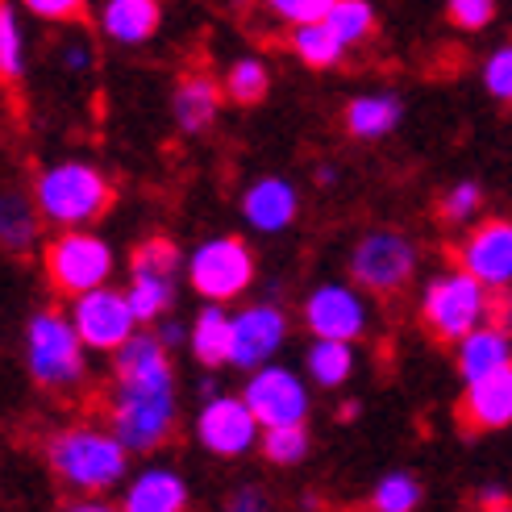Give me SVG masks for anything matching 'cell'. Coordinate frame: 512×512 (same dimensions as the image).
<instances>
[{
    "mask_svg": "<svg viewBox=\"0 0 512 512\" xmlns=\"http://www.w3.org/2000/svg\"><path fill=\"white\" fill-rule=\"evenodd\" d=\"M55 59H59V67H63L67 75H88V71L96 67V46H92L80 30H71V34H63V42L55 46Z\"/></svg>",
    "mask_w": 512,
    "mask_h": 512,
    "instance_id": "cell-38",
    "label": "cell"
},
{
    "mask_svg": "<svg viewBox=\"0 0 512 512\" xmlns=\"http://www.w3.org/2000/svg\"><path fill=\"white\" fill-rule=\"evenodd\" d=\"M242 396L254 408V417H259L263 429L309 425V417H313L309 375L288 367V363H279V358H271V363L242 375Z\"/></svg>",
    "mask_w": 512,
    "mask_h": 512,
    "instance_id": "cell-11",
    "label": "cell"
},
{
    "mask_svg": "<svg viewBox=\"0 0 512 512\" xmlns=\"http://www.w3.org/2000/svg\"><path fill=\"white\" fill-rule=\"evenodd\" d=\"M42 213L34 204V192L0 188V250L5 254H30L42 238Z\"/></svg>",
    "mask_w": 512,
    "mask_h": 512,
    "instance_id": "cell-24",
    "label": "cell"
},
{
    "mask_svg": "<svg viewBox=\"0 0 512 512\" xmlns=\"http://www.w3.org/2000/svg\"><path fill=\"white\" fill-rule=\"evenodd\" d=\"M259 5H263L279 25H284V30H292V25H304V21H321L334 0H259Z\"/></svg>",
    "mask_w": 512,
    "mask_h": 512,
    "instance_id": "cell-37",
    "label": "cell"
},
{
    "mask_svg": "<svg viewBox=\"0 0 512 512\" xmlns=\"http://www.w3.org/2000/svg\"><path fill=\"white\" fill-rule=\"evenodd\" d=\"M46 467L67 496L105 500L121 492V483L130 479L134 450L109 429V421H71L50 433Z\"/></svg>",
    "mask_w": 512,
    "mask_h": 512,
    "instance_id": "cell-2",
    "label": "cell"
},
{
    "mask_svg": "<svg viewBox=\"0 0 512 512\" xmlns=\"http://www.w3.org/2000/svg\"><path fill=\"white\" fill-rule=\"evenodd\" d=\"M325 21H329V30H334L350 50L367 46L375 38V30H379V13H375L371 0H334L329 13H325Z\"/></svg>",
    "mask_w": 512,
    "mask_h": 512,
    "instance_id": "cell-29",
    "label": "cell"
},
{
    "mask_svg": "<svg viewBox=\"0 0 512 512\" xmlns=\"http://www.w3.org/2000/svg\"><path fill=\"white\" fill-rule=\"evenodd\" d=\"M288 50L296 55V63H304L309 71H334L346 63L350 46L329 30V21H304V25H292L288 30Z\"/></svg>",
    "mask_w": 512,
    "mask_h": 512,
    "instance_id": "cell-26",
    "label": "cell"
},
{
    "mask_svg": "<svg viewBox=\"0 0 512 512\" xmlns=\"http://www.w3.org/2000/svg\"><path fill=\"white\" fill-rule=\"evenodd\" d=\"M421 500H425V488H421V479L413 471H388V475L375 479L367 504L375 512H417Z\"/></svg>",
    "mask_w": 512,
    "mask_h": 512,
    "instance_id": "cell-32",
    "label": "cell"
},
{
    "mask_svg": "<svg viewBox=\"0 0 512 512\" xmlns=\"http://www.w3.org/2000/svg\"><path fill=\"white\" fill-rule=\"evenodd\" d=\"M229 508L234 512H263V508H271V492L263 488V483H238L234 492H229Z\"/></svg>",
    "mask_w": 512,
    "mask_h": 512,
    "instance_id": "cell-39",
    "label": "cell"
},
{
    "mask_svg": "<svg viewBox=\"0 0 512 512\" xmlns=\"http://www.w3.org/2000/svg\"><path fill=\"white\" fill-rule=\"evenodd\" d=\"M105 421L134 458L159 454L179 425V379L171 350L155 329L138 334L113 354V379L105 396Z\"/></svg>",
    "mask_w": 512,
    "mask_h": 512,
    "instance_id": "cell-1",
    "label": "cell"
},
{
    "mask_svg": "<svg viewBox=\"0 0 512 512\" xmlns=\"http://www.w3.org/2000/svg\"><path fill=\"white\" fill-rule=\"evenodd\" d=\"M221 88H225L229 105H238V109L263 105L267 92H271V67H267V59H259V55H238L234 63L225 67Z\"/></svg>",
    "mask_w": 512,
    "mask_h": 512,
    "instance_id": "cell-28",
    "label": "cell"
},
{
    "mask_svg": "<svg viewBox=\"0 0 512 512\" xmlns=\"http://www.w3.org/2000/svg\"><path fill=\"white\" fill-rule=\"evenodd\" d=\"M217 392H225V388H221V379H217V371L200 367V379H196V400H209V396H217Z\"/></svg>",
    "mask_w": 512,
    "mask_h": 512,
    "instance_id": "cell-43",
    "label": "cell"
},
{
    "mask_svg": "<svg viewBox=\"0 0 512 512\" xmlns=\"http://www.w3.org/2000/svg\"><path fill=\"white\" fill-rule=\"evenodd\" d=\"M225 105H229L225 88H221L217 75H209V71L179 75V84L171 88V121H175V130L188 134V138L209 134L213 125L221 121Z\"/></svg>",
    "mask_w": 512,
    "mask_h": 512,
    "instance_id": "cell-16",
    "label": "cell"
},
{
    "mask_svg": "<svg viewBox=\"0 0 512 512\" xmlns=\"http://www.w3.org/2000/svg\"><path fill=\"white\" fill-rule=\"evenodd\" d=\"M196 367L225 371L229 367V350H234V309L217 300H204L196 317L188 321V346Z\"/></svg>",
    "mask_w": 512,
    "mask_h": 512,
    "instance_id": "cell-20",
    "label": "cell"
},
{
    "mask_svg": "<svg viewBox=\"0 0 512 512\" xmlns=\"http://www.w3.org/2000/svg\"><path fill=\"white\" fill-rule=\"evenodd\" d=\"M304 375L321 392H342L358 371V342L346 338H313L304 346Z\"/></svg>",
    "mask_w": 512,
    "mask_h": 512,
    "instance_id": "cell-23",
    "label": "cell"
},
{
    "mask_svg": "<svg viewBox=\"0 0 512 512\" xmlns=\"http://www.w3.org/2000/svg\"><path fill=\"white\" fill-rule=\"evenodd\" d=\"M371 296L354 279H321L300 296V325L313 338L363 342L371 334Z\"/></svg>",
    "mask_w": 512,
    "mask_h": 512,
    "instance_id": "cell-10",
    "label": "cell"
},
{
    "mask_svg": "<svg viewBox=\"0 0 512 512\" xmlns=\"http://www.w3.org/2000/svg\"><path fill=\"white\" fill-rule=\"evenodd\" d=\"M30 192L50 229H88L100 217H109L117 204L113 179L92 159H80V155L38 167Z\"/></svg>",
    "mask_w": 512,
    "mask_h": 512,
    "instance_id": "cell-4",
    "label": "cell"
},
{
    "mask_svg": "<svg viewBox=\"0 0 512 512\" xmlns=\"http://www.w3.org/2000/svg\"><path fill=\"white\" fill-rule=\"evenodd\" d=\"M492 321L504 325V329H512V288L492 292Z\"/></svg>",
    "mask_w": 512,
    "mask_h": 512,
    "instance_id": "cell-42",
    "label": "cell"
},
{
    "mask_svg": "<svg viewBox=\"0 0 512 512\" xmlns=\"http://www.w3.org/2000/svg\"><path fill=\"white\" fill-rule=\"evenodd\" d=\"M96 30L109 46L138 50L163 30V0H105L96 9Z\"/></svg>",
    "mask_w": 512,
    "mask_h": 512,
    "instance_id": "cell-19",
    "label": "cell"
},
{
    "mask_svg": "<svg viewBox=\"0 0 512 512\" xmlns=\"http://www.w3.org/2000/svg\"><path fill=\"white\" fill-rule=\"evenodd\" d=\"M504 367H512V329H504L496 321H483L467 338L454 342V371L463 383L504 371Z\"/></svg>",
    "mask_w": 512,
    "mask_h": 512,
    "instance_id": "cell-21",
    "label": "cell"
},
{
    "mask_svg": "<svg viewBox=\"0 0 512 512\" xmlns=\"http://www.w3.org/2000/svg\"><path fill=\"white\" fill-rule=\"evenodd\" d=\"M342 125H346V134L354 142H383L404 125V100L392 88L358 92V96H350V105L342 113Z\"/></svg>",
    "mask_w": 512,
    "mask_h": 512,
    "instance_id": "cell-22",
    "label": "cell"
},
{
    "mask_svg": "<svg viewBox=\"0 0 512 512\" xmlns=\"http://www.w3.org/2000/svg\"><path fill=\"white\" fill-rule=\"evenodd\" d=\"M254 279H259V259L242 234H213L188 250L184 259V284L200 300H217V304H238Z\"/></svg>",
    "mask_w": 512,
    "mask_h": 512,
    "instance_id": "cell-7",
    "label": "cell"
},
{
    "mask_svg": "<svg viewBox=\"0 0 512 512\" xmlns=\"http://www.w3.org/2000/svg\"><path fill=\"white\" fill-rule=\"evenodd\" d=\"M421 271V246L413 234L396 225H371L358 234V242L346 254V275L367 296L392 300L400 296Z\"/></svg>",
    "mask_w": 512,
    "mask_h": 512,
    "instance_id": "cell-6",
    "label": "cell"
},
{
    "mask_svg": "<svg viewBox=\"0 0 512 512\" xmlns=\"http://www.w3.org/2000/svg\"><path fill=\"white\" fill-rule=\"evenodd\" d=\"M475 500H479L483 508H508V504H512V496H508L504 483H479V488H475Z\"/></svg>",
    "mask_w": 512,
    "mask_h": 512,
    "instance_id": "cell-41",
    "label": "cell"
},
{
    "mask_svg": "<svg viewBox=\"0 0 512 512\" xmlns=\"http://www.w3.org/2000/svg\"><path fill=\"white\" fill-rule=\"evenodd\" d=\"M125 296H130L138 325H159L167 313H175V300H179V284L184 275H163V271H125Z\"/></svg>",
    "mask_w": 512,
    "mask_h": 512,
    "instance_id": "cell-25",
    "label": "cell"
},
{
    "mask_svg": "<svg viewBox=\"0 0 512 512\" xmlns=\"http://www.w3.org/2000/svg\"><path fill=\"white\" fill-rule=\"evenodd\" d=\"M417 321L425 325V334L433 342L454 346L483 321H492V288L458 263L442 267L417 292Z\"/></svg>",
    "mask_w": 512,
    "mask_h": 512,
    "instance_id": "cell-5",
    "label": "cell"
},
{
    "mask_svg": "<svg viewBox=\"0 0 512 512\" xmlns=\"http://www.w3.org/2000/svg\"><path fill=\"white\" fill-rule=\"evenodd\" d=\"M313 188H317V192L338 188V167H334V163H317V171H313Z\"/></svg>",
    "mask_w": 512,
    "mask_h": 512,
    "instance_id": "cell-45",
    "label": "cell"
},
{
    "mask_svg": "<svg viewBox=\"0 0 512 512\" xmlns=\"http://www.w3.org/2000/svg\"><path fill=\"white\" fill-rule=\"evenodd\" d=\"M454 263L483 279L492 292L512 288V217H479L454 246Z\"/></svg>",
    "mask_w": 512,
    "mask_h": 512,
    "instance_id": "cell-14",
    "label": "cell"
},
{
    "mask_svg": "<svg viewBox=\"0 0 512 512\" xmlns=\"http://www.w3.org/2000/svg\"><path fill=\"white\" fill-rule=\"evenodd\" d=\"M184 259L188 254L179 250L167 234H155L146 238L130 250V263H125V271H163V275H184Z\"/></svg>",
    "mask_w": 512,
    "mask_h": 512,
    "instance_id": "cell-33",
    "label": "cell"
},
{
    "mask_svg": "<svg viewBox=\"0 0 512 512\" xmlns=\"http://www.w3.org/2000/svg\"><path fill=\"white\" fill-rule=\"evenodd\" d=\"M238 213L254 234H288L300 217V188L288 175H259L242 188Z\"/></svg>",
    "mask_w": 512,
    "mask_h": 512,
    "instance_id": "cell-15",
    "label": "cell"
},
{
    "mask_svg": "<svg viewBox=\"0 0 512 512\" xmlns=\"http://www.w3.org/2000/svg\"><path fill=\"white\" fill-rule=\"evenodd\" d=\"M483 204H488V192H483L479 179H454L438 196V221L450 229H467L483 217Z\"/></svg>",
    "mask_w": 512,
    "mask_h": 512,
    "instance_id": "cell-30",
    "label": "cell"
},
{
    "mask_svg": "<svg viewBox=\"0 0 512 512\" xmlns=\"http://www.w3.org/2000/svg\"><path fill=\"white\" fill-rule=\"evenodd\" d=\"M458 421L467 433H500L512 425V367L463 383Z\"/></svg>",
    "mask_w": 512,
    "mask_h": 512,
    "instance_id": "cell-18",
    "label": "cell"
},
{
    "mask_svg": "<svg viewBox=\"0 0 512 512\" xmlns=\"http://www.w3.org/2000/svg\"><path fill=\"white\" fill-rule=\"evenodd\" d=\"M309 450H313L309 425H275V429H263L259 438V454L267 458V467H279V471L300 467Z\"/></svg>",
    "mask_w": 512,
    "mask_h": 512,
    "instance_id": "cell-31",
    "label": "cell"
},
{
    "mask_svg": "<svg viewBox=\"0 0 512 512\" xmlns=\"http://www.w3.org/2000/svg\"><path fill=\"white\" fill-rule=\"evenodd\" d=\"M159 334V342L167 346V350H179V346H188V321H179V317H163L159 325H150Z\"/></svg>",
    "mask_w": 512,
    "mask_h": 512,
    "instance_id": "cell-40",
    "label": "cell"
},
{
    "mask_svg": "<svg viewBox=\"0 0 512 512\" xmlns=\"http://www.w3.org/2000/svg\"><path fill=\"white\" fill-rule=\"evenodd\" d=\"M292 338V317L279 300H246L234 309V350H229V371H254L284 354Z\"/></svg>",
    "mask_w": 512,
    "mask_h": 512,
    "instance_id": "cell-13",
    "label": "cell"
},
{
    "mask_svg": "<svg viewBox=\"0 0 512 512\" xmlns=\"http://www.w3.org/2000/svg\"><path fill=\"white\" fill-rule=\"evenodd\" d=\"M496 13H500V0H446L450 25H458L467 34H483L496 21Z\"/></svg>",
    "mask_w": 512,
    "mask_h": 512,
    "instance_id": "cell-35",
    "label": "cell"
},
{
    "mask_svg": "<svg viewBox=\"0 0 512 512\" xmlns=\"http://www.w3.org/2000/svg\"><path fill=\"white\" fill-rule=\"evenodd\" d=\"M259 438H263V425L242 392H217L209 400H200L192 417V442L209 458H221V463H238V458L254 454Z\"/></svg>",
    "mask_w": 512,
    "mask_h": 512,
    "instance_id": "cell-9",
    "label": "cell"
},
{
    "mask_svg": "<svg viewBox=\"0 0 512 512\" xmlns=\"http://www.w3.org/2000/svg\"><path fill=\"white\" fill-rule=\"evenodd\" d=\"M67 313H71L75 329H80V338L88 342V350L92 354H109V358L142 329L130 296H125V288H117V284H100L92 292L71 296Z\"/></svg>",
    "mask_w": 512,
    "mask_h": 512,
    "instance_id": "cell-12",
    "label": "cell"
},
{
    "mask_svg": "<svg viewBox=\"0 0 512 512\" xmlns=\"http://www.w3.org/2000/svg\"><path fill=\"white\" fill-rule=\"evenodd\" d=\"M192 504L188 479L167 463L134 467L121 483V508L125 512H184Z\"/></svg>",
    "mask_w": 512,
    "mask_h": 512,
    "instance_id": "cell-17",
    "label": "cell"
},
{
    "mask_svg": "<svg viewBox=\"0 0 512 512\" xmlns=\"http://www.w3.org/2000/svg\"><path fill=\"white\" fill-rule=\"evenodd\" d=\"M25 17L46 25H80L88 17V0H17Z\"/></svg>",
    "mask_w": 512,
    "mask_h": 512,
    "instance_id": "cell-36",
    "label": "cell"
},
{
    "mask_svg": "<svg viewBox=\"0 0 512 512\" xmlns=\"http://www.w3.org/2000/svg\"><path fill=\"white\" fill-rule=\"evenodd\" d=\"M117 250L105 234L96 229H59L55 238L42 246V271H46V284L55 288L59 296H80L92 292L100 284H113L117 275Z\"/></svg>",
    "mask_w": 512,
    "mask_h": 512,
    "instance_id": "cell-8",
    "label": "cell"
},
{
    "mask_svg": "<svg viewBox=\"0 0 512 512\" xmlns=\"http://www.w3.org/2000/svg\"><path fill=\"white\" fill-rule=\"evenodd\" d=\"M479 84L496 105L512 109V42H500L479 67Z\"/></svg>",
    "mask_w": 512,
    "mask_h": 512,
    "instance_id": "cell-34",
    "label": "cell"
},
{
    "mask_svg": "<svg viewBox=\"0 0 512 512\" xmlns=\"http://www.w3.org/2000/svg\"><path fill=\"white\" fill-rule=\"evenodd\" d=\"M21 358L30 383L46 396H75L92 379V350L63 309H38L25 321Z\"/></svg>",
    "mask_w": 512,
    "mask_h": 512,
    "instance_id": "cell-3",
    "label": "cell"
},
{
    "mask_svg": "<svg viewBox=\"0 0 512 512\" xmlns=\"http://www.w3.org/2000/svg\"><path fill=\"white\" fill-rule=\"evenodd\" d=\"M30 75V38H25V9L17 0H0V84L17 88Z\"/></svg>",
    "mask_w": 512,
    "mask_h": 512,
    "instance_id": "cell-27",
    "label": "cell"
},
{
    "mask_svg": "<svg viewBox=\"0 0 512 512\" xmlns=\"http://www.w3.org/2000/svg\"><path fill=\"white\" fill-rule=\"evenodd\" d=\"M358 417H363V400H354V396H346V400L334 408V421H338V425H354Z\"/></svg>",
    "mask_w": 512,
    "mask_h": 512,
    "instance_id": "cell-44",
    "label": "cell"
}]
</instances>
